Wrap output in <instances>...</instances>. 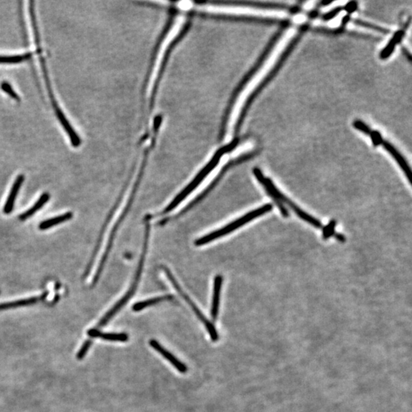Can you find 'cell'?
Wrapping results in <instances>:
<instances>
[{
    "label": "cell",
    "instance_id": "obj_24",
    "mask_svg": "<svg viewBox=\"0 0 412 412\" xmlns=\"http://www.w3.org/2000/svg\"><path fill=\"white\" fill-rule=\"evenodd\" d=\"M92 345V340H85V343H83L82 345L81 349L80 350V351L78 352V354H77V358L79 360H81V359L85 357V354H86L87 351H89L90 349V346Z\"/></svg>",
    "mask_w": 412,
    "mask_h": 412
},
{
    "label": "cell",
    "instance_id": "obj_23",
    "mask_svg": "<svg viewBox=\"0 0 412 412\" xmlns=\"http://www.w3.org/2000/svg\"><path fill=\"white\" fill-rule=\"evenodd\" d=\"M370 136H371L372 142H373V145H374L375 147L382 145V142H383V139H382L380 132H378V131H372Z\"/></svg>",
    "mask_w": 412,
    "mask_h": 412
},
{
    "label": "cell",
    "instance_id": "obj_1",
    "mask_svg": "<svg viewBox=\"0 0 412 412\" xmlns=\"http://www.w3.org/2000/svg\"><path fill=\"white\" fill-rule=\"evenodd\" d=\"M253 172L256 180H258V182L264 186L267 194L273 199L276 206H277L278 208L280 210L281 213H282L284 217L287 218L289 216V211L285 207L286 205V206H288L291 210H292V211L295 213V214H297L300 219L310 224L311 225L315 227V228H321V227H322V224H321V222H320L318 219H315L313 216L310 215V214H308L306 211H303V210L301 209L296 204H295L292 200H289L285 195H284V194L275 186L273 181H272L270 179L264 177L261 169H258V168H254Z\"/></svg>",
    "mask_w": 412,
    "mask_h": 412
},
{
    "label": "cell",
    "instance_id": "obj_9",
    "mask_svg": "<svg viewBox=\"0 0 412 412\" xmlns=\"http://www.w3.org/2000/svg\"><path fill=\"white\" fill-rule=\"evenodd\" d=\"M223 278L221 275L214 277V288H213L212 303H211V314L213 320L216 321L219 315V304H220L221 289H222Z\"/></svg>",
    "mask_w": 412,
    "mask_h": 412
},
{
    "label": "cell",
    "instance_id": "obj_17",
    "mask_svg": "<svg viewBox=\"0 0 412 412\" xmlns=\"http://www.w3.org/2000/svg\"><path fill=\"white\" fill-rule=\"evenodd\" d=\"M32 53L16 56H0V63H18L29 60L32 57Z\"/></svg>",
    "mask_w": 412,
    "mask_h": 412
},
{
    "label": "cell",
    "instance_id": "obj_16",
    "mask_svg": "<svg viewBox=\"0 0 412 412\" xmlns=\"http://www.w3.org/2000/svg\"><path fill=\"white\" fill-rule=\"evenodd\" d=\"M39 297H32L26 299L18 300V301H11V302L3 303L0 304V311L5 309H13V308L21 307V306H31L39 301Z\"/></svg>",
    "mask_w": 412,
    "mask_h": 412
},
{
    "label": "cell",
    "instance_id": "obj_26",
    "mask_svg": "<svg viewBox=\"0 0 412 412\" xmlns=\"http://www.w3.org/2000/svg\"><path fill=\"white\" fill-rule=\"evenodd\" d=\"M336 239L339 242H344L346 241V237L341 234H335Z\"/></svg>",
    "mask_w": 412,
    "mask_h": 412
},
{
    "label": "cell",
    "instance_id": "obj_20",
    "mask_svg": "<svg viewBox=\"0 0 412 412\" xmlns=\"http://www.w3.org/2000/svg\"><path fill=\"white\" fill-rule=\"evenodd\" d=\"M0 87H1V90H3L5 93H7L9 96L12 98V99H15V100L19 101V96H18L16 93L14 91L13 89L12 88L10 84L7 82H3L0 85Z\"/></svg>",
    "mask_w": 412,
    "mask_h": 412
},
{
    "label": "cell",
    "instance_id": "obj_3",
    "mask_svg": "<svg viewBox=\"0 0 412 412\" xmlns=\"http://www.w3.org/2000/svg\"><path fill=\"white\" fill-rule=\"evenodd\" d=\"M222 155V152H218V153L214 155L212 160L206 165V167L203 168V169L200 171V174L195 177V179L172 200V201L169 203V206L165 208V209L163 211L162 214H167L168 212L174 210L180 203H182L183 200L186 199V197L202 183V181L206 178L207 175L215 167L216 165L219 164Z\"/></svg>",
    "mask_w": 412,
    "mask_h": 412
},
{
    "label": "cell",
    "instance_id": "obj_25",
    "mask_svg": "<svg viewBox=\"0 0 412 412\" xmlns=\"http://www.w3.org/2000/svg\"><path fill=\"white\" fill-rule=\"evenodd\" d=\"M357 3L355 1L350 2L343 8V9H344L348 13H353L354 11L357 10Z\"/></svg>",
    "mask_w": 412,
    "mask_h": 412
},
{
    "label": "cell",
    "instance_id": "obj_11",
    "mask_svg": "<svg viewBox=\"0 0 412 412\" xmlns=\"http://www.w3.org/2000/svg\"><path fill=\"white\" fill-rule=\"evenodd\" d=\"M25 180L24 175H19L17 177L15 181L14 182L13 186L11 189L10 193H9V197L6 200V204H5L4 211L5 214H10L12 212V209L14 208V203H15V200H16L17 195L19 192L20 188L23 185V182Z\"/></svg>",
    "mask_w": 412,
    "mask_h": 412
},
{
    "label": "cell",
    "instance_id": "obj_2",
    "mask_svg": "<svg viewBox=\"0 0 412 412\" xmlns=\"http://www.w3.org/2000/svg\"><path fill=\"white\" fill-rule=\"evenodd\" d=\"M273 205L266 204L261 206V208L253 210V211H250V212L247 213L242 217L239 218L237 220L228 224L226 226L223 227L220 229L216 230V231H213L210 234H206V235L197 239L195 242L196 246H203V245H206V244L213 242L216 239H219L223 237V236L227 235V234L233 232L235 230L238 229L239 228L243 226L245 224L248 223L250 221L269 212V211L273 210Z\"/></svg>",
    "mask_w": 412,
    "mask_h": 412
},
{
    "label": "cell",
    "instance_id": "obj_8",
    "mask_svg": "<svg viewBox=\"0 0 412 412\" xmlns=\"http://www.w3.org/2000/svg\"><path fill=\"white\" fill-rule=\"evenodd\" d=\"M53 107H54L57 119H59L60 124H62L63 128H64V130L66 131L67 133H68V136H69L70 139H71V144H72V145L74 146V147H79L80 144H81V140H80V137L76 133L75 131L74 130L71 124L69 123L68 119L65 117L64 114H63L62 110H60L58 104Z\"/></svg>",
    "mask_w": 412,
    "mask_h": 412
},
{
    "label": "cell",
    "instance_id": "obj_18",
    "mask_svg": "<svg viewBox=\"0 0 412 412\" xmlns=\"http://www.w3.org/2000/svg\"><path fill=\"white\" fill-rule=\"evenodd\" d=\"M354 23L357 26H361V27H364L366 29H372V30L376 31V32H379V33L388 34L390 32L389 30L385 29V28L380 27V26H376V25L371 24V23H366V21H362V20H354Z\"/></svg>",
    "mask_w": 412,
    "mask_h": 412
},
{
    "label": "cell",
    "instance_id": "obj_10",
    "mask_svg": "<svg viewBox=\"0 0 412 412\" xmlns=\"http://www.w3.org/2000/svg\"><path fill=\"white\" fill-rule=\"evenodd\" d=\"M405 35V29H401V30H398L397 32H395L394 35L392 37L389 41L388 42L386 46L383 48V50L379 54L380 59H382V60L388 59L396 49V46L403 39Z\"/></svg>",
    "mask_w": 412,
    "mask_h": 412
},
{
    "label": "cell",
    "instance_id": "obj_12",
    "mask_svg": "<svg viewBox=\"0 0 412 412\" xmlns=\"http://www.w3.org/2000/svg\"><path fill=\"white\" fill-rule=\"evenodd\" d=\"M89 336L110 341L126 342L128 340V335L125 333H103L97 329H90L87 331Z\"/></svg>",
    "mask_w": 412,
    "mask_h": 412
},
{
    "label": "cell",
    "instance_id": "obj_21",
    "mask_svg": "<svg viewBox=\"0 0 412 412\" xmlns=\"http://www.w3.org/2000/svg\"><path fill=\"white\" fill-rule=\"evenodd\" d=\"M353 125H354V127H355L356 129L360 131V132H363L365 135H369V136L370 135H371L372 132L371 127H370L367 124H365L364 122H362V121L355 120L354 123H353Z\"/></svg>",
    "mask_w": 412,
    "mask_h": 412
},
{
    "label": "cell",
    "instance_id": "obj_22",
    "mask_svg": "<svg viewBox=\"0 0 412 412\" xmlns=\"http://www.w3.org/2000/svg\"><path fill=\"white\" fill-rule=\"evenodd\" d=\"M342 10H343V8L340 7V6H337V7L334 8L332 10L330 11L328 13L322 15L321 19L324 20V21H329V20H331L334 17L337 16Z\"/></svg>",
    "mask_w": 412,
    "mask_h": 412
},
{
    "label": "cell",
    "instance_id": "obj_15",
    "mask_svg": "<svg viewBox=\"0 0 412 412\" xmlns=\"http://www.w3.org/2000/svg\"><path fill=\"white\" fill-rule=\"evenodd\" d=\"M49 199L50 195L48 192L44 193L43 195L40 197L39 200L37 201V203H35V206H32L30 209L28 210V211H26V212L23 213V214H21V215L19 216L20 220L26 221V219H29V218L32 217L36 211L41 209L44 205L47 203V202L49 200Z\"/></svg>",
    "mask_w": 412,
    "mask_h": 412
},
{
    "label": "cell",
    "instance_id": "obj_6",
    "mask_svg": "<svg viewBox=\"0 0 412 412\" xmlns=\"http://www.w3.org/2000/svg\"><path fill=\"white\" fill-rule=\"evenodd\" d=\"M149 343H150V346H151L155 351L160 353V354H161L166 360H167L177 371L180 372L181 373H186V372L188 371L187 366H186L184 363H182L180 360H178L175 356L172 355L169 351L165 349L162 345L160 344L159 342L157 341L156 340H150Z\"/></svg>",
    "mask_w": 412,
    "mask_h": 412
},
{
    "label": "cell",
    "instance_id": "obj_4",
    "mask_svg": "<svg viewBox=\"0 0 412 412\" xmlns=\"http://www.w3.org/2000/svg\"><path fill=\"white\" fill-rule=\"evenodd\" d=\"M164 268V271L165 274L167 276L168 279H169L170 281L171 284L172 285L174 286V288H175L176 290L179 292L180 295L184 298L185 301L189 304V306H190L191 309H192L194 313L197 315V316L198 317L199 319L202 321V322L204 324V326H206L207 331H208V334H209L210 337H211V340L213 341H217L219 340V334H218L217 331H216L215 328L214 326L208 321V319L206 318L204 315H203V312L200 311V309L197 307V305L192 301V300L189 298V295L183 290V289L181 288L180 287V284H178L177 282V279L176 278L174 277V275L172 274L170 271H169V269L166 268V267H163Z\"/></svg>",
    "mask_w": 412,
    "mask_h": 412
},
{
    "label": "cell",
    "instance_id": "obj_5",
    "mask_svg": "<svg viewBox=\"0 0 412 412\" xmlns=\"http://www.w3.org/2000/svg\"><path fill=\"white\" fill-rule=\"evenodd\" d=\"M142 174V169H141V172H140L139 177H138V180H137L136 183H135V186H134L133 190H132V192L131 193V197L130 198H129L128 202H127V206H126L125 208L124 209L123 212H122V215H121V217L119 218V220H118V222H116V225H115L114 228H113V231H112L111 233V235H110V241H109L108 245H107L106 250H105V253H104L103 255V257H102V261H101L100 265H99V268H98L97 273H96V277H95L94 279V282L95 281L96 282V281L98 280V279H99V276H100L101 272H102L104 265H105V261H106L107 257H108L109 253H110L112 247H113V240H114L115 235H116V232H117L118 229H119V225L122 223L124 219H125L126 216H127V214L128 213L131 207H132V203H133L134 199H135V194H136L138 186H139L140 181H141Z\"/></svg>",
    "mask_w": 412,
    "mask_h": 412
},
{
    "label": "cell",
    "instance_id": "obj_27",
    "mask_svg": "<svg viewBox=\"0 0 412 412\" xmlns=\"http://www.w3.org/2000/svg\"><path fill=\"white\" fill-rule=\"evenodd\" d=\"M403 51L404 52H405V54H407V56H408V59H409L410 61H411V54H410V53L408 52V50L405 49V48H403Z\"/></svg>",
    "mask_w": 412,
    "mask_h": 412
},
{
    "label": "cell",
    "instance_id": "obj_14",
    "mask_svg": "<svg viewBox=\"0 0 412 412\" xmlns=\"http://www.w3.org/2000/svg\"><path fill=\"white\" fill-rule=\"evenodd\" d=\"M73 213L68 212L65 214H61V215L57 216V217L53 218V219H48V220L44 221L39 225V229L47 230L48 228L54 227V225H58V224L63 223V222H67L72 219Z\"/></svg>",
    "mask_w": 412,
    "mask_h": 412
},
{
    "label": "cell",
    "instance_id": "obj_19",
    "mask_svg": "<svg viewBox=\"0 0 412 412\" xmlns=\"http://www.w3.org/2000/svg\"><path fill=\"white\" fill-rule=\"evenodd\" d=\"M336 225H337V222L335 220H332L324 227V229H323V237H324V239H329L334 234Z\"/></svg>",
    "mask_w": 412,
    "mask_h": 412
},
{
    "label": "cell",
    "instance_id": "obj_13",
    "mask_svg": "<svg viewBox=\"0 0 412 412\" xmlns=\"http://www.w3.org/2000/svg\"><path fill=\"white\" fill-rule=\"evenodd\" d=\"M174 299V296L171 295H164V296L156 297V298H150V299L145 300V301H139V302L135 303L133 306V309L135 312H140L146 308L150 307V306H154V305L158 304V303L162 302L164 301H169V300Z\"/></svg>",
    "mask_w": 412,
    "mask_h": 412
},
{
    "label": "cell",
    "instance_id": "obj_7",
    "mask_svg": "<svg viewBox=\"0 0 412 412\" xmlns=\"http://www.w3.org/2000/svg\"><path fill=\"white\" fill-rule=\"evenodd\" d=\"M382 144L384 148L392 155V157L396 160V162H397L398 164L402 168V171H403L404 174L406 176L408 182L411 184V169L408 163L407 162V161H405L404 157L398 151L397 149H396L393 144H390L388 141H383Z\"/></svg>",
    "mask_w": 412,
    "mask_h": 412
}]
</instances>
